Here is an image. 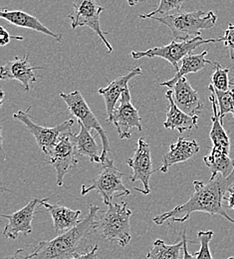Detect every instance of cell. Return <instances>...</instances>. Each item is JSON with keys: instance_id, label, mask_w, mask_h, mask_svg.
<instances>
[{"instance_id": "cell-17", "label": "cell", "mask_w": 234, "mask_h": 259, "mask_svg": "<svg viewBox=\"0 0 234 259\" xmlns=\"http://www.w3.org/2000/svg\"><path fill=\"white\" fill-rule=\"evenodd\" d=\"M0 17L13 26L31 29L36 32L43 33L47 36L52 37L57 42H62L63 35L60 33L53 32L48 29L43 23H41L35 16L30 15L21 10H7L5 8H1Z\"/></svg>"}, {"instance_id": "cell-2", "label": "cell", "mask_w": 234, "mask_h": 259, "mask_svg": "<svg viewBox=\"0 0 234 259\" xmlns=\"http://www.w3.org/2000/svg\"><path fill=\"white\" fill-rule=\"evenodd\" d=\"M100 207L90 205L89 213L76 226L57 235L54 239L40 241L31 259H72L81 253L88 236L95 230V224Z\"/></svg>"}, {"instance_id": "cell-14", "label": "cell", "mask_w": 234, "mask_h": 259, "mask_svg": "<svg viewBox=\"0 0 234 259\" xmlns=\"http://www.w3.org/2000/svg\"><path fill=\"white\" fill-rule=\"evenodd\" d=\"M43 67H33L29 63V56L24 58L15 57L13 60L6 62L0 68V78L6 80H16L21 83L24 92L31 89V84L36 82L35 70H43Z\"/></svg>"}, {"instance_id": "cell-3", "label": "cell", "mask_w": 234, "mask_h": 259, "mask_svg": "<svg viewBox=\"0 0 234 259\" xmlns=\"http://www.w3.org/2000/svg\"><path fill=\"white\" fill-rule=\"evenodd\" d=\"M151 18L169 28L173 40L176 41H184L201 36L202 29L212 28L217 21V16L213 11L205 13L202 10L193 12L179 10L165 16H153Z\"/></svg>"}, {"instance_id": "cell-27", "label": "cell", "mask_w": 234, "mask_h": 259, "mask_svg": "<svg viewBox=\"0 0 234 259\" xmlns=\"http://www.w3.org/2000/svg\"><path fill=\"white\" fill-rule=\"evenodd\" d=\"M213 65V73L211 76V85L219 91H227L230 88L229 81V69L223 68L217 62L212 63Z\"/></svg>"}, {"instance_id": "cell-39", "label": "cell", "mask_w": 234, "mask_h": 259, "mask_svg": "<svg viewBox=\"0 0 234 259\" xmlns=\"http://www.w3.org/2000/svg\"><path fill=\"white\" fill-rule=\"evenodd\" d=\"M95 259H98V258H97V257H96V258H95Z\"/></svg>"}, {"instance_id": "cell-24", "label": "cell", "mask_w": 234, "mask_h": 259, "mask_svg": "<svg viewBox=\"0 0 234 259\" xmlns=\"http://www.w3.org/2000/svg\"><path fill=\"white\" fill-rule=\"evenodd\" d=\"M203 162L211 171V177L220 174L224 178L229 177L234 170V159H230L229 155L216 149H211L208 156L203 158Z\"/></svg>"}, {"instance_id": "cell-18", "label": "cell", "mask_w": 234, "mask_h": 259, "mask_svg": "<svg viewBox=\"0 0 234 259\" xmlns=\"http://www.w3.org/2000/svg\"><path fill=\"white\" fill-rule=\"evenodd\" d=\"M199 152L200 145L196 140L189 141L179 137L175 143L170 145L169 151L164 156L160 170L166 174L171 165L178 162H186L194 158Z\"/></svg>"}, {"instance_id": "cell-4", "label": "cell", "mask_w": 234, "mask_h": 259, "mask_svg": "<svg viewBox=\"0 0 234 259\" xmlns=\"http://www.w3.org/2000/svg\"><path fill=\"white\" fill-rule=\"evenodd\" d=\"M132 210L126 202L111 203L108 209L97 217L95 230L107 241H117L120 246H127L131 239L130 219Z\"/></svg>"}, {"instance_id": "cell-7", "label": "cell", "mask_w": 234, "mask_h": 259, "mask_svg": "<svg viewBox=\"0 0 234 259\" xmlns=\"http://www.w3.org/2000/svg\"><path fill=\"white\" fill-rule=\"evenodd\" d=\"M60 97L64 100L67 105L68 110L70 113L78 120V123H82L87 129L91 131H96L102 140L103 145V152H102V161L105 162L107 159V155L111 152L109 139L107 133L104 128L101 126L99 121L97 120L96 116L88 106L87 102L82 96L81 92L78 90L73 91L71 93H60ZM102 162V163H103Z\"/></svg>"}, {"instance_id": "cell-21", "label": "cell", "mask_w": 234, "mask_h": 259, "mask_svg": "<svg viewBox=\"0 0 234 259\" xmlns=\"http://www.w3.org/2000/svg\"><path fill=\"white\" fill-rule=\"evenodd\" d=\"M209 100L211 102L212 110H213V116L211 117L212 127H211L210 133H209L210 140L213 144L212 148L216 149V150H219L221 152H224L225 154L229 155V153H230V140H229V137H228L227 133L225 132V130L222 126V122L220 120L219 112H218V109H217V101H216V98H215V95L213 93H211V95L209 96Z\"/></svg>"}, {"instance_id": "cell-23", "label": "cell", "mask_w": 234, "mask_h": 259, "mask_svg": "<svg viewBox=\"0 0 234 259\" xmlns=\"http://www.w3.org/2000/svg\"><path fill=\"white\" fill-rule=\"evenodd\" d=\"M207 55V51H203L201 54H188L182 60L181 65L177 72H175L174 77L167 80L166 82L161 83V86H165L167 88H172L174 84L182 77L191 73H197L202 70L207 64H212L211 61L207 60L205 56Z\"/></svg>"}, {"instance_id": "cell-15", "label": "cell", "mask_w": 234, "mask_h": 259, "mask_svg": "<svg viewBox=\"0 0 234 259\" xmlns=\"http://www.w3.org/2000/svg\"><path fill=\"white\" fill-rule=\"evenodd\" d=\"M173 100L176 106L191 116H198L203 109V103L199 93L192 87L185 77L180 78L172 87Z\"/></svg>"}, {"instance_id": "cell-37", "label": "cell", "mask_w": 234, "mask_h": 259, "mask_svg": "<svg viewBox=\"0 0 234 259\" xmlns=\"http://www.w3.org/2000/svg\"><path fill=\"white\" fill-rule=\"evenodd\" d=\"M230 86H231V87H233V89H234V82H230ZM233 118H234V114H233Z\"/></svg>"}, {"instance_id": "cell-38", "label": "cell", "mask_w": 234, "mask_h": 259, "mask_svg": "<svg viewBox=\"0 0 234 259\" xmlns=\"http://www.w3.org/2000/svg\"><path fill=\"white\" fill-rule=\"evenodd\" d=\"M228 259H234V257H229Z\"/></svg>"}, {"instance_id": "cell-20", "label": "cell", "mask_w": 234, "mask_h": 259, "mask_svg": "<svg viewBox=\"0 0 234 259\" xmlns=\"http://www.w3.org/2000/svg\"><path fill=\"white\" fill-rule=\"evenodd\" d=\"M40 204L46 207L47 211L52 217L54 229L57 235L76 227L81 222L79 221L82 213L81 210H73L66 206L51 204L48 202V198L41 199Z\"/></svg>"}, {"instance_id": "cell-1", "label": "cell", "mask_w": 234, "mask_h": 259, "mask_svg": "<svg viewBox=\"0 0 234 259\" xmlns=\"http://www.w3.org/2000/svg\"><path fill=\"white\" fill-rule=\"evenodd\" d=\"M233 184L234 170L227 178L218 174L206 183L195 181V192L185 203L157 215L153 221L159 226L164 225L168 220L172 223L184 224L194 212H205L210 215H220L234 225L233 219L227 214L222 203L225 194Z\"/></svg>"}, {"instance_id": "cell-35", "label": "cell", "mask_w": 234, "mask_h": 259, "mask_svg": "<svg viewBox=\"0 0 234 259\" xmlns=\"http://www.w3.org/2000/svg\"><path fill=\"white\" fill-rule=\"evenodd\" d=\"M182 251H183V258L182 259H197L195 255H192L188 250V237H185V239H184V244H183Z\"/></svg>"}, {"instance_id": "cell-31", "label": "cell", "mask_w": 234, "mask_h": 259, "mask_svg": "<svg viewBox=\"0 0 234 259\" xmlns=\"http://www.w3.org/2000/svg\"><path fill=\"white\" fill-rule=\"evenodd\" d=\"M17 39L22 41L24 38L22 36H11L9 35V33L7 32L6 29H4L3 27H0V45L1 46H5L7 44H9L10 39Z\"/></svg>"}, {"instance_id": "cell-26", "label": "cell", "mask_w": 234, "mask_h": 259, "mask_svg": "<svg viewBox=\"0 0 234 259\" xmlns=\"http://www.w3.org/2000/svg\"><path fill=\"white\" fill-rule=\"evenodd\" d=\"M209 92L213 93L216 98L217 105H218V112L221 122L223 123V118L228 113L234 114V89L230 86L229 90L227 91H219L216 90L211 84L208 86Z\"/></svg>"}, {"instance_id": "cell-25", "label": "cell", "mask_w": 234, "mask_h": 259, "mask_svg": "<svg viewBox=\"0 0 234 259\" xmlns=\"http://www.w3.org/2000/svg\"><path fill=\"white\" fill-rule=\"evenodd\" d=\"M185 237L186 235L184 230L182 232V240L171 245H167L162 239H157L145 259H179Z\"/></svg>"}, {"instance_id": "cell-6", "label": "cell", "mask_w": 234, "mask_h": 259, "mask_svg": "<svg viewBox=\"0 0 234 259\" xmlns=\"http://www.w3.org/2000/svg\"><path fill=\"white\" fill-rule=\"evenodd\" d=\"M219 42L218 39H203L201 36H197L195 38L184 40V41H176L172 40L168 45L162 47H154L152 49L146 51H133L131 56L133 59L141 58H163L168 61L174 68L175 72L179 69V62L192 51L196 50L198 47L208 43Z\"/></svg>"}, {"instance_id": "cell-32", "label": "cell", "mask_w": 234, "mask_h": 259, "mask_svg": "<svg viewBox=\"0 0 234 259\" xmlns=\"http://www.w3.org/2000/svg\"><path fill=\"white\" fill-rule=\"evenodd\" d=\"M97 250H98V245L96 244L95 246H93L90 250H87L85 252H81V253H78L74 256V258L72 259H95L97 257L96 253H97Z\"/></svg>"}, {"instance_id": "cell-22", "label": "cell", "mask_w": 234, "mask_h": 259, "mask_svg": "<svg viewBox=\"0 0 234 259\" xmlns=\"http://www.w3.org/2000/svg\"><path fill=\"white\" fill-rule=\"evenodd\" d=\"M80 132L75 135L74 141L78 157H86L92 162H103L102 155H99V146L91 135V132L82 123H79Z\"/></svg>"}, {"instance_id": "cell-33", "label": "cell", "mask_w": 234, "mask_h": 259, "mask_svg": "<svg viewBox=\"0 0 234 259\" xmlns=\"http://www.w3.org/2000/svg\"><path fill=\"white\" fill-rule=\"evenodd\" d=\"M3 259H31V254H29L24 249H18L12 255L4 257Z\"/></svg>"}, {"instance_id": "cell-11", "label": "cell", "mask_w": 234, "mask_h": 259, "mask_svg": "<svg viewBox=\"0 0 234 259\" xmlns=\"http://www.w3.org/2000/svg\"><path fill=\"white\" fill-rule=\"evenodd\" d=\"M118 131L120 139H131L133 130H143L142 118L137 109L132 104L130 89L127 88L120 98V105L116 107L110 121Z\"/></svg>"}, {"instance_id": "cell-16", "label": "cell", "mask_w": 234, "mask_h": 259, "mask_svg": "<svg viewBox=\"0 0 234 259\" xmlns=\"http://www.w3.org/2000/svg\"><path fill=\"white\" fill-rule=\"evenodd\" d=\"M143 73L142 69L139 67H135L131 70H129V72L125 75H122L120 77H118L117 79H115L114 81H112L107 87L105 88H101L99 90V94L103 96L105 100V104H106V109H107V115H108V120L107 122L110 121L115 109H116V105L118 103V101L120 100V98L122 96L123 92L129 88V82L130 80H132L134 77L141 75Z\"/></svg>"}, {"instance_id": "cell-13", "label": "cell", "mask_w": 234, "mask_h": 259, "mask_svg": "<svg viewBox=\"0 0 234 259\" xmlns=\"http://www.w3.org/2000/svg\"><path fill=\"white\" fill-rule=\"evenodd\" d=\"M39 198H32L24 207L11 214L1 215L7 219L8 223L4 227L3 234L7 238L16 239L20 234H30L33 230L32 221L34 215L40 211H35L38 204H40Z\"/></svg>"}, {"instance_id": "cell-8", "label": "cell", "mask_w": 234, "mask_h": 259, "mask_svg": "<svg viewBox=\"0 0 234 259\" xmlns=\"http://www.w3.org/2000/svg\"><path fill=\"white\" fill-rule=\"evenodd\" d=\"M105 8L99 6L96 0H74L72 3V11L68 15L71 20L73 29L77 27L87 26L96 33L105 44L108 53L113 52L112 45L106 40L104 32L101 29L100 15Z\"/></svg>"}, {"instance_id": "cell-12", "label": "cell", "mask_w": 234, "mask_h": 259, "mask_svg": "<svg viewBox=\"0 0 234 259\" xmlns=\"http://www.w3.org/2000/svg\"><path fill=\"white\" fill-rule=\"evenodd\" d=\"M126 162L133 169L131 182L134 183L136 181H139L144 186L143 190L135 188V191L141 192L144 194H150V179L153 174V162L151 157L150 145L146 142L144 138L138 139L136 148L134 150V157L127 159Z\"/></svg>"}, {"instance_id": "cell-10", "label": "cell", "mask_w": 234, "mask_h": 259, "mask_svg": "<svg viewBox=\"0 0 234 259\" xmlns=\"http://www.w3.org/2000/svg\"><path fill=\"white\" fill-rule=\"evenodd\" d=\"M75 134L72 130H68L63 133L48 155L50 157L49 161H46V163L53 165L57 172V185L61 187L63 185L64 177L78 163V155L76 151Z\"/></svg>"}, {"instance_id": "cell-36", "label": "cell", "mask_w": 234, "mask_h": 259, "mask_svg": "<svg viewBox=\"0 0 234 259\" xmlns=\"http://www.w3.org/2000/svg\"><path fill=\"white\" fill-rule=\"evenodd\" d=\"M128 2V4L131 6V7H134L135 5H137L139 2L144 1V0H126Z\"/></svg>"}, {"instance_id": "cell-28", "label": "cell", "mask_w": 234, "mask_h": 259, "mask_svg": "<svg viewBox=\"0 0 234 259\" xmlns=\"http://www.w3.org/2000/svg\"><path fill=\"white\" fill-rule=\"evenodd\" d=\"M185 0H160V4L158 8L148 14H141V19H148L153 16H165L167 14H171L181 10V6Z\"/></svg>"}, {"instance_id": "cell-5", "label": "cell", "mask_w": 234, "mask_h": 259, "mask_svg": "<svg viewBox=\"0 0 234 259\" xmlns=\"http://www.w3.org/2000/svg\"><path fill=\"white\" fill-rule=\"evenodd\" d=\"M125 176L127 175L114 165L113 160L107 158L103 162L102 171L94 178L91 185L88 187L82 186L81 194L86 195L88 193L95 191L102 196L103 202L109 206L114 198L131 194V192L126 188L123 182Z\"/></svg>"}, {"instance_id": "cell-19", "label": "cell", "mask_w": 234, "mask_h": 259, "mask_svg": "<svg viewBox=\"0 0 234 259\" xmlns=\"http://www.w3.org/2000/svg\"><path fill=\"white\" fill-rule=\"evenodd\" d=\"M173 91L168 90L166 93V99L168 102L167 111V120L164 123L166 129L176 130L180 134L185 131H191L198 127L199 116H191L181 111L173 100Z\"/></svg>"}, {"instance_id": "cell-9", "label": "cell", "mask_w": 234, "mask_h": 259, "mask_svg": "<svg viewBox=\"0 0 234 259\" xmlns=\"http://www.w3.org/2000/svg\"><path fill=\"white\" fill-rule=\"evenodd\" d=\"M29 110L30 107L27 111H18L17 113L13 114V118L14 120L22 123L27 128L33 135L37 145L42 150V152H44L46 155H49L59 141L61 135L68 130H71L75 121L74 119H70L58 126H55L53 128H47L34 123L31 120V117L27 113Z\"/></svg>"}, {"instance_id": "cell-29", "label": "cell", "mask_w": 234, "mask_h": 259, "mask_svg": "<svg viewBox=\"0 0 234 259\" xmlns=\"http://www.w3.org/2000/svg\"><path fill=\"white\" fill-rule=\"evenodd\" d=\"M213 237V231H200L198 233V239L201 244V248L198 252L194 253L197 259H212V255L209 248V243Z\"/></svg>"}, {"instance_id": "cell-30", "label": "cell", "mask_w": 234, "mask_h": 259, "mask_svg": "<svg viewBox=\"0 0 234 259\" xmlns=\"http://www.w3.org/2000/svg\"><path fill=\"white\" fill-rule=\"evenodd\" d=\"M218 41H222L224 43V46L229 50L230 58L234 61V24L228 23L224 35L218 38Z\"/></svg>"}, {"instance_id": "cell-34", "label": "cell", "mask_w": 234, "mask_h": 259, "mask_svg": "<svg viewBox=\"0 0 234 259\" xmlns=\"http://www.w3.org/2000/svg\"><path fill=\"white\" fill-rule=\"evenodd\" d=\"M227 193H229V196L225 197L224 199H226L228 207H229L230 209H234V185L232 187L229 188V190H228Z\"/></svg>"}]
</instances>
